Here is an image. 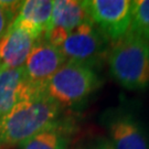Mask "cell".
Masks as SVG:
<instances>
[{
	"mask_svg": "<svg viewBox=\"0 0 149 149\" xmlns=\"http://www.w3.org/2000/svg\"><path fill=\"white\" fill-rule=\"evenodd\" d=\"M53 11L52 0L22 1L13 23L40 40L50 29Z\"/></svg>",
	"mask_w": 149,
	"mask_h": 149,
	"instance_id": "11",
	"label": "cell"
},
{
	"mask_svg": "<svg viewBox=\"0 0 149 149\" xmlns=\"http://www.w3.org/2000/svg\"><path fill=\"white\" fill-rule=\"evenodd\" d=\"M107 62L111 75L123 87L140 91L149 86V41L128 32L112 44Z\"/></svg>",
	"mask_w": 149,
	"mask_h": 149,
	"instance_id": "2",
	"label": "cell"
},
{
	"mask_svg": "<svg viewBox=\"0 0 149 149\" xmlns=\"http://www.w3.org/2000/svg\"><path fill=\"white\" fill-rule=\"evenodd\" d=\"M88 20L83 1L54 0L50 29L43 36V40L59 48L70 32Z\"/></svg>",
	"mask_w": 149,
	"mask_h": 149,
	"instance_id": "8",
	"label": "cell"
},
{
	"mask_svg": "<svg viewBox=\"0 0 149 149\" xmlns=\"http://www.w3.org/2000/svg\"><path fill=\"white\" fill-rule=\"evenodd\" d=\"M102 84L96 70L66 61L41 87V93L62 107H73L85 102Z\"/></svg>",
	"mask_w": 149,
	"mask_h": 149,
	"instance_id": "3",
	"label": "cell"
},
{
	"mask_svg": "<svg viewBox=\"0 0 149 149\" xmlns=\"http://www.w3.org/2000/svg\"><path fill=\"white\" fill-rule=\"evenodd\" d=\"M62 107L39 95L18 104L0 122V147L20 146L41 132L61 125Z\"/></svg>",
	"mask_w": 149,
	"mask_h": 149,
	"instance_id": "1",
	"label": "cell"
},
{
	"mask_svg": "<svg viewBox=\"0 0 149 149\" xmlns=\"http://www.w3.org/2000/svg\"><path fill=\"white\" fill-rule=\"evenodd\" d=\"M83 2L90 21L109 42H116L128 33L133 1L91 0Z\"/></svg>",
	"mask_w": 149,
	"mask_h": 149,
	"instance_id": "5",
	"label": "cell"
},
{
	"mask_svg": "<svg viewBox=\"0 0 149 149\" xmlns=\"http://www.w3.org/2000/svg\"><path fill=\"white\" fill-rule=\"evenodd\" d=\"M19 147L20 149H69V136L61 124L39 133Z\"/></svg>",
	"mask_w": 149,
	"mask_h": 149,
	"instance_id": "12",
	"label": "cell"
},
{
	"mask_svg": "<svg viewBox=\"0 0 149 149\" xmlns=\"http://www.w3.org/2000/svg\"><path fill=\"white\" fill-rule=\"evenodd\" d=\"M39 40L13 22L0 39V66L23 68L29 54Z\"/></svg>",
	"mask_w": 149,
	"mask_h": 149,
	"instance_id": "10",
	"label": "cell"
},
{
	"mask_svg": "<svg viewBox=\"0 0 149 149\" xmlns=\"http://www.w3.org/2000/svg\"><path fill=\"white\" fill-rule=\"evenodd\" d=\"M108 141L114 149H149V135L133 114L115 111L105 117Z\"/></svg>",
	"mask_w": 149,
	"mask_h": 149,
	"instance_id": "6",
	"label": "cell"
},
{
	"mask_svg": "<svg viewBox=\"0 0 149 149\" xmlns=\"http://www.w3.org/2000/svg\"><path fill=\"white\" fill-rule=\"evenodd\" d=\"M41 94V91L28 80L23 68L0 66V122L20 104Z\"/></svg>",
	"mask_w": 149,
	"mask_h": 149,
	"instance_id": "7",
	"label": "cell"
},
{
	"mask_svg": "<svg viewBox=\"0 0 149 149\" xmlns=\"http://www.w3.org/2000/svg\"><path fill=\"white\" fill-rule=\"evenodd\" d=\"M21 5L22 1L0 0V39L15 21Z\"/></svg>",
	"mask_w": 149,
	"mask_h": 149,
	"instance_id": "14",
	"label": "cell"
},
{
	"mask_svg": "<svg viewBox=\"0 0 149 149\" xmlns=\"http://www.w3.org/2000/svg\"><path fill=\"white\" fill-rule=\"evenodd\" d=\"M88 149H114V148L112 147L111 143L108 141V139H103V140L97 141L95 145H93Z\"/></svg>",
	"mask_w": 149,
	"mask_h": 149,
	"instance_id": "15",
	"label": "cell"
},
{
	"mask_svg": "<svg viewBox=\"0 0 149 149\" xmlns=\"http://www.w3.org/2000/svg\"><path fill=\"white\" fill-rule=\"evenodd\" d=\"M128 32L149 41V0L133 1Z\"/></svg>",
	"mask_w": 149,
	"mask_h": 149,
	"instance_id": "13",
	"label": "cell"
},
{
	"mask_svg": "<svg viewBox=\"0 0 149 149\" xmlns=\"http://www.w3.org/2000/svg\"><path fill=\"white\" fill-rule=\"evenodd\" d=\"M108 40L88 20L70 32L59 47L66 61L96 69L108 54Z\"/></svg>",
	"mask_w": 149,
	"mask_h": 149,
	"instance_id": "4",
	"label": "cell"
},
{
	"mask_svg": "<svg viewBox=\"0 0 149 149\" xmlns=\"http://www.w3.org/2000/svg\"><path fill=\"white\" fill-rule=\"evenodd\" d=\"M66 62L59 48L40 39L29 54L23 69L28 80L41 91L43 84Z\"/></svg>",
	"mask_w": 149,
	"mask_h": 149,
	"instance_id": "9",
	"label": "cell"
}]
</instances>
